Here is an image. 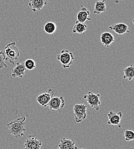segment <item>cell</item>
<instances>
[{
    "label": "cell",
    "instance_id": "cell-19",
    "mask_svg": "<svg viewBox=\"0 0 134 149\" xmlns=\"http://www.w3.org/2000/svg\"><path fill=\"white\" fill-rule=\"evenodd\" d=\"M43 29L46 33L49 35H52L56 32L57 25L54 22L49 21L46 23V24L44 26Z\"/></svg>",
    "mask_w": 134,
    "mask_h": 149
},
{
    "label": "cell",
    "instance_id": "cell-20",
    "mask_svg": "<svg viewBox=\"0 0 134 149\" xmlns=\"http://www.w3.org/2000/svg\"><path fill=\"white\" fill-rule=\"evenodd\" d=\"M24 65L26 70L32 71L36 68V61L32 58L26 59L24 62Z\"/></svg>",
    "mask_w": 134,
    "mask_h": 149
},
{
    "label": "cell",
    "instance_id": "cell-2",
    "mask_svg": "<svg viewBox=\"0 0 134 149\" xmlns=\"http://www.w3.org/2000/svg\"><path fill=\"white\" fill-rule=\"evenodd\" d=\"M4 53L6 56V60L9 61L12 64L17 60L20 56V52L16 46V42L13 41L6 45L4 49Z\"/></svg>",
    "mask_w": 134,
    "mask_h": 149
},
{
    "label": "cell",
    "instance_id": "cell-17",
    "mask_svg": "<svg viewBox=\"0 0 134 149\" xmlns=\"http://www.w3.org/2000/svg\"><path fill=\"white\" fill-rule=\"evenodd\" d=\"M87 25L86 24L76 21L75 25L73 28L72 32L73 33L83 34L87 31Z\"/></svg>",
    "mask_w": 134,
    "mask_h": 149
},
{
    "label": "cell",
    "instance_id": "cell-3",
    "mask_svg": "<svg viewBox=\"0 0 134 149\" xmlns=\"http://www.w3.org/2000/svg\"><path fill=\"white\" fill-rule=\"evenodd\" d=\"M57 60L65 69H68L73 64L74 56L73 54L67 49H62L57 56Z\"/></svg>",
    "mask_w": 134,
    "mask_h": 149
},
{
    "label": "cell",
    "instance_id": "cell-15",
    "mask_svg": "<svg viewBox=\"0 0 134 149\" xmlns=\"http://www.w3.org/2000/svg\"><path fill=\"white\" fill-rule=\"evenodd\" d=\"M49 0H29L28 5L34 12L41 10L47 5Z\"/></svg>",
    "mask_w": 134,
    "mask_h": 149
},
{
    "label": "cell",
    "instance_id": "cell-6",
    "mask_svg": "<svg viewBox=\"0 0 134 149\" xmlns=\"http://www.w3.org/2000/svg\"><path fill=\"white\" fill-rule=\"evenodd\" d=\"M65 105V101L62 96L53 97L47 105L51 110H58L62 109Z\"/></svg>",
    "mask_w": 134,
    "mask_h": 149
},
{
    "label": "cell",
    "instance_id": "cell-24",
    "mask_svg": "<svg viewBox=\"0 0 134 149\" xmlns=\"http://www.w3.org/2000/svg\"></svg>",
    "mask_w": 134,
    "mask_h": 149
},
{
    "label": "cell",
    "instance_id": "cell-23",
    "mask_svg": "<svg viewBox=\"0 0 134 149\" xmlns=\"http://www.w3.org/2000/svg\"><path fill=\"white\" fill-rule=\"evenodd\" d=\"M112 1H113L115 2V3L118 4V3H119L121 1H124V0H112Z\"/></svg>",
    "mask_w": 134,
    "mask_h": 149
},
{
    "label": "cell",
    "instance_id": "cell-9",
    "mask_svg": "<svg viewBox=\"0 0 134 149\" xmlns=\"http://www.w3.org/2000/svg\"><path fill=\"white\" fill-rule=\"evenodd\" d=\"M54 93L52 88L49 90L48 92L42 93L37 97V101L43 107H47L50 99L53 97Z\"/></svg>",
    "mask_w": 134,
    "mask_h": 149
},
{
    "label": "cell",
    "instance_id": "cell-22",
    "mask_svg": "<svg viewBox=\"0 0 134 149\" xmlns=\"http://www.w3.org/2000/svg\"><path fill=\"white\" fill-rule=\"evenodd\" d=\"M6 56L3 51L0 50V69L3 68H7L8 66L5 63Z\"/></svg>",
    "mask_w": 134,
    "mask_h": 149
},
{
    "label": "cell",
    "instance_id": "cell-16",
    "mask_svg": "<svg viewBox=\"0 0 134 149\" xmlns=\"http://www.w3.org/2000/svg\"><path fill=\"white\" fill-rule=\"evenodd\" d=\"M106 10V5L105 0H98L95 3L94 13L100 15Z\"/></svg>",
    "mask_w": 134,
    "mask_h": 149
},
{
    "label": "cell",
    "instance_id": "cell-13",
    "mask_svg": "<svg viewBox=\"0 0 134 149\" xmlns=\"http://www.w3.org/2000/svg\"><path fill=\"white\" fill-rule=\"evenodd\" d=\"M80 9L78 12L77 15V21L85 23L86 21H91L92 20V18H89V16L90 15V11L82 5H80Z\"/></svg>",
    "mask_w": 134,
    "mask_h": 149
},
{
    "label": "cell",
    "instance_id": "cell-10",
    "mask_svg": "<svg viewBox=\"0 0 134 149\" xmlns=\"http://www.w3.org/2000/svg\"><path fill=\"white\" fill-rule=\"evenodd\" d=\"M109 29L114 31L116 33L119 35H122L126 33L130 32L128 25L123 22L114 24L109 26Z\"/></svg>",
    "mask_w": 134,
    "mask_h": 149
},
{
    "label": "cell",
    "instance_id": "cell-11",
    "mask_svg": "<svg viewBox=\"0 0 134 149\" xmlns=\"http://www.w3.org/2000/svg\"><path fill=\"white\" fill-rule=\"evenodd\" d=\"M26 69L25 67L23 62L17 63L16 66L12 70L11 74L13 77L22 78L24 76Z\"/></svg>",
    "mask_w": 134,
    "mask_h": 149
},
{
    "label": "cell",
    "instance_id": "cell-12",
    "mask_svg": "<svg viewBox=\"0 0 134 149\" xmlns=\"http://www.w3.org/2000/svg\"><path fill=\"white\" fill-rule=\"evenodd\" d=\"M58 149H78V148L76 145V142L73 139H69L62 137L58 145Z\"/></svg>",
    "mask_w": 134,
    "mask_h": 149
},
{
    "label": "cell",
    "instance_id": "cell-7",
    "mask_svg": "<svg viewBox=\"0 0 134 149\" xmlns=\"http://www.w3.org/2000/svg\"><path fill=\"white\" fill-rule=\"evenodd\" d=\"M42 145V142L36 138V135H31L25 141L23 149H41Z\"/></svg>",
    "mask_w": 134,
    "mask_h": 149
},
{
    "label": "cell",
    "instance_id": "cell-5",
    "mask_svg": "<svg viewBox=\"0 0 134 149\" xmlns=\"http://www.w3.org/2000/svg\"><path fill=\"white\" fill-rule=\"evenodd\" d=\"M75 121L77 123H81L87 118V106L86 104H76L73 107Z\"/></svg>",
    "mask_w": 134,
    "mask_h": 149
},
{
    "label": "cell",
    "instance_id": "cell-14",
    "mask_svg": "<svg viewBox=\"0 0 134 149\" xmlns=\"http://www.w3.org/2000/svg\"><path fill=\"white\" fill-rule=\"evenodd\" d=\"M100 41L103 46L109 48L114 41V36L109 32H103L100 35Z\"/></svg>",
    "mask_w": 134,
    "mask_h": 149
},
{
    "label": "cell",
    "instance_id": "cell-8",
    "mask_svg": "<svg viewBox=\"0 0 134 149\" xmlns=\"http://www.w3.org/2000/svg\"><path fill=\"white\" fill-rule=\"evenodd\" d=\"M107 116H108V120L107 122V125L118 126L119 128H120L122 127L120 125V122L122 118V112H115L111 110L109 112Z\"/></svg>",
    "mask_w": 134,
    "mask_h": 149
},
{
    "label": "cell",
    "instance_id": "cell-21",
    "mask_svg": "<svg viewBox=\"0 0 134 149\" xmlns=\"http://www.w3.org/2000/svg\"><path fill=\"white\" fill-rule=\"evenodd\" d=\"M124 136L127 142L133 141L134 139V132L131 130H126L124 133Z\"/></svg>",
    "mask_w": 134,
    "mask_h": 149
},
{
    "label": "cell",
    "instance_id": "cell-18",
    "mask_svg": "<svg viewBox=\"0 0 134 149\" xmlns=\"http://www.w3.org/2000/svg\"><path fill=\"white\" fill-rule=\"evenodd\" d=\"M123 79H127L129 81L133 80L134 78V67L133 64H131L130 66L125 68L123 70Z\"/></svg>",
    "mask_w": 134,
    "mask_h": 149
},
{
    "label": "cell",
    "instance_id": "cell-1",
    "mask_svg": "<svg viewBox=\"0 0 134 149\" xmlns=\"http://www.w3.org/2000/svg\"><path fill=\"white\" fill-rule=\"evenodd\" d=\"M25 120L26 117L22 116L7 123L8 134L13 135L16 139H20L25 136L24 132L26 130L25 128Z\"/></svg>",
    "mask_w": 134,
    "mask_h": 149
},
{
    "label": "cell",
    "instance_id": "cell-4",
    "mask_svg": "<svg viewBox=\"0 0 134 149\" xmlns=\"http://www.w3.org/2000/svg\"><path fill=\"white\" fill-rule=\"evenodd\" d=\"M100 94L93 93L92 91H88L86 95H83V98L86 100L88 105L94 109L96 111H99L100 109Z\"/></svg>",
    "mask_w": 134,
    "mask_h": 149
}]
</instances>
